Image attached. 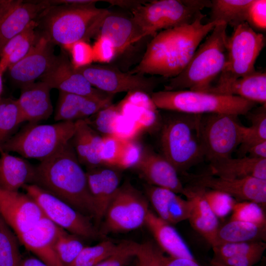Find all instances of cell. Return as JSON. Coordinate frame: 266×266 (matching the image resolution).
Listing matches in <instances>:
<instances>
[{
    "label": "cell",
    "mask_w": 266,
    "mask_h": 266,
    "mask_svg": "<svg viewBox=\"0 0 266 266\" xmlns=\"http://www.w3.org/2000/svg\"><path fill=\"white\" fill-rule=\"evenodd\" d=\"M200 13L190 24L163 30L151 40L139 64L130 72L167 79L178 75L201 41L219 23L202 22Z\"/></svg>",
    "instance_id": "1"
},
{
    "label": "cell",
    "mask_w": 266,
    "mask_h": 266,
    "mask_svg": "<svg viewBox=\"0 0 266 266\" xmlns=\"http://www.w3.org/2000/svg\"><path fill=\"white\" fill-rule=\"evenodd\" d=\"M33 184L95 221L96 209L86 172L82 167L70 141L35 166Z\"/></svg>",
    "instance_id": "2"
},
{
    "label": "cell",
    "mask_w": 266,
    "mask_h": 266,
    "mask_svg": "<svg viewBox=\"0 0 266 266\" xmlns=\"http://www.w3.org/2000/svg\"><path fill=\"white\" fill-rule=\"evenodd\" d=\"M110 12L95 4L51 5L37 19L40 34L53 44L66 49L73 43L97 35L104 17Z\"/></svg>",
    "instance_id": "3"
},
{
    "label": "cell",
    "mask_w": 266,
    "mask_h": 266,
    "mask_svg": "<svg viewBox=\"0 0 266 266\" xmlns=\"http://www.w3.org/2000/svg\"><path fill=\"white\" fill-rule=\"evenodd\" d=\"M227 26L224 23H218L200 44L183 70L166 81L163 90L207 92L224 67Z\"/></svg>",
    "instance_id": "4"
},
{
    "label": "cell",
    "mask_w": 266,
    "mask_h": 266,
    "mask_svg": "<svg viewBox=\"0 0 266 266\" xmlns=\"http://www.w3.org/2000/svg\"><path fill=\"white\" fill-rule=\"evenodd\" d=\"M170 112L162 124L161 148L177 171L183 172L205 159L200 133L201 115Z\"/></svg>",
    "instance_id": "5"
},
{
    "label": "cell",
    "mask_w": 266,
    "mask_h": 266,
    "mask_svg": "<svg viewBox=\"0 0 266 266\" xmlns=\"http://www.w3.org/2000/svg\"><path fill=\"white\" fill-rule=\"evenodd\" d=\"M151 98L158 109L196 115H245L256 104L238 97L187 90L154 92Z\"/></svg>",
    "instance_id": "6"
},
{
    "label": "cell",
    "mask_w": 266,
    "mask_h": 266,
    "mask_svg": "<svg viewBox=\"0 0 266 266\" xmlns=\"http://www.w3.org/2000/svg\"><path fill=\"white\" fill-rule=\"evenodd\" d=\"M141 2L131 10L132 18L143 37L190 24L211 0H156Z\"/></svg>",
    "instance_id": "7"
},
{
    "label": "cell",
    "mask_w": 266,
    "mask_h": 266,
    "mask_svg": "<svg viewBox=\"0 0 266 266\" xmlns=\"http://www.w3.org/2000/svg\"><path fill=\"white\" fill-rule=\"evenodd\" d=\"M75 129V122L28 123L1 146V151L15 152L25 159L41 162L69 143Z\"/></svg>",
    "instance_id": "8"
},
{
    "label": "cell",
    "mask_w": 266,
    "mask_h": 266,
    "mask_svg": "<svg viewBox=\"0 0 266 266\" xmlns=\"http://www.w3.org/2000/svg\"><path fill=\"white\" fill-rule=\"evenodd\" d=\"M265 45L264 34L246 22L234 28L228 36L226 62L217 81L236 79L256 71L255 63Z\"/></svg>",
    "instance_id": "9"
},
{
    "label": "cell",
    "mask_w": 266,
    "mask_h": 266,
    "mask_svg": "<svg viewBox=\"0 0 266 266\" xmlns=\"http://www.w3.org/2000/svg\"><path fill=\"white\" fill-rule=\"evenodd\" d=\"M237 117L216 113L201 115L200 133L204 157L209 163L232 157L240 145L244 126Z\"/></svg>",
    "instance_id": "10"
},
{
    "label": "cell",
    "mask_w": 266,
    "mask_h": 266,
    "mask_svg": "<svg viewBox=\"0 0 266 266\" xmlns=\"http://www.w3.org/2000/svg\"><path fill=\"white\" fill-rule=\"evenodd\" d=\"M145 198L130 184L120 186L109 204L99 233L133 231L145 224L149 211Z\"/></svg>",
    "instance_id": "11"
},
{
    "label": "cell",
    "mask_w": 266,
    "mask_h": 266,
    "mask_svg": "<svg viewBox=\"0 0 266 266\" xmlns=\"http://www.w3.org/2000/svg\"><path fill=\"white\" fill-rule=\"evenodd\" d=\"M23 188L36 202L44 216L59 227L83 239L98 236L99 232L90 217L35 185H26Z\"/></svg>",
    "instance_id": "12"
},
{
    "label": "cell",
    "mask_w": 266,
    "mask_h": 266,
    "mask_svg": "<svg viewBox=\"0 0 266 266\" xmlns=\"http://www.w3.org/2000/svg\"><path fill=\"white\" fill-rule=\"evenodd\" d=\"M95 88L115 95L122 92L140 91L151 96L154 90L168 79L162 77L125 72L110 65L90 64L75 68Z\"/></svg>",
    "instance_id": "13"
},
{
    "label": "cell",
    "mask_w": 266,
    "mask_h": 266,
    "mask_svg": "<svg viewBox=\"0 0 266 266\" xmlns=\"http://www.w3.org/2000/svg\"><path fill=\"white\" fill-rule=\"evenodd\" d=\"M190 186L215 190L227 194L238 201H250L260 205L266 203V180L252 177L226 178L209 173L189 174Z\"/></svg>",
    "instance_id": "14"
},
{
    "label": "cell",
    "mask_w": 266,
    "mask_h": 266,
    "mask_svg": "<svg viewBox=\"0 0 266 266\" xmlns=\"http://www.w3.org/2000/svg\"><path fill=\"white\" fill-rule=\"evenodd\" d=\"M40 80L51 89H58L59 92L101 99L114 96L93 87L84 75L74 67L64 51L56 56L51 66Z\"/></svg>",
    "instance_id": "15"
},
{
    "label": "cell",
    "mask_w": 266,
    "mask_h": 266,
    "mask_svg": "<svg viewBox=\"0 0 266 266\" xmlns=\"http://www.w3.org/2000/svg\"><path fill=\"white\" fill-rule=\"evenodd\" d=\"M50 6L49 0H0V51Z\"/></svg>",
    "instance_id": "16"
},
{
    "label": "cell",
    "mask_w": 266,
    "mask_h": 266,
    "mask_svg": "<svg viewBox=\"0 0 266 266\" xmlns=\"http://www.w3.org/2000/svg\"><path fill=\"white\" fill-rule=\"evenodd\" d=\"M0 215L16 236L28 231L44 216L36 202L27 194L0 188Z\"/></svg>",
    "instance_id": "17"
},
{
    "label": "cell",
    "mask_w": 266,
    "mask_h": 266,
    "mask_svg": "<svg viewBox=\"0 0 266 266\" xmlns=\"http://www.w3.org/2000/svg\"><path fill=\"white\" fill-rule=\"evenodd\" d=\"M53 47L54 44L40 34L28 54L7 69L10 79L22 87L40 79L56 58Z\"/></svg>",
    "instance_id": "18"
},
{
    "label": "cell",
    "mask_w": 266,
    "mask_h": 266,
    "mask_svg": "<svg viewBox=\"0 0 266 266\" xmlns=\"http://www.w3.org/2000/svg\"><path fill=\"white\" fill-rule=\"evenodd\" d=\"M61 229L43 216L30 229L17 236L20 243L48 266H63L55 250Z\"/></svg>",
    "instance_id": "19"
},
{
    "label": "cell",
    "mask_w": 266,
    "mask_h": 266,
    "mask_svg": "<svg viewBox=\"0 0 266 266\" xmlns=\"http://www.w3.org/2000/svg\"><path fill=\"white\" fill-rule=\"evenodd\" d=\"M134 168L138 170L148 184L183 194L184 187L178 172L162 154L148 149L143 150L140 161Z\"/></svg>",
    "instance_id": "20"
},
{
    "label": "cell",
    "mask_w": 266,
    "mask_h": 266,
    "mask_svg": "<svg viewBox=\"0 0 266 266\" xmlns=\"http://www.w3.org/2000/svg\"><path fill=\"white\" fill-rule=\"evenodd\" d=\"M86 174L96 209L95 222L99 224L120 187V176L118 169L106 166L88 169Z\"/></svg>",
    "instance_id": "21"
},
{
    "label": "cell",
    "mask_w": 266,
    "mask_h": 266,
    "mask_svg": "<svg viewBox=\"0 0 266 266\" xmlns=\"http://www.w3.org/2000/svg\"><path fill=\"white\" fill-rule=\"evenodd\" d=\"M17 102L24 122L38 123L48 119L53 113L51 88L40 81L21 87Z\"/></svg>",
    "instance_id": "22"
},
{
    "label": "cell",
    "mask_w": 266,
    "mask_h": 266,
    "mask_svg": "<svg viewBox=\"0 0 266 266\" xmlns=\"http://www.w3.org/2000/svg\"><path fill=\"white\" fill-rule=\"evenodd\" d=\"M113 98L101 99L59 92L54 120L57 122L85 120L112 104Z\"/></svg>",
    "instance_id": "23"
},
{
    "label": "cell",
    "mask_w": 266,
    "mask_h": 266,
    "mask_svg": "<svg viewBox=\"0 0 266 266\" xmlns=\"http://www.w3.org/2000/svg\"><path fill=\"white\" fill-rule=\"evenodd\" d=\"M238 97L247 100L266 104V73L256 71L236 79L217 80L207 91Z\"/></svg>",
    "instance_id": "24"
},
{
    "label": "cell",
    "mask_w": 266,
    "mask_h": 266,
    "mask_svg": "<svg viewBox=\"0 0 266 266\" xmlns=\"http://www.w3.org/2000/svg\"><path fill=\"white\" fill-rule=\"evenodd\" d=\"M145 191L161 219L170 224L188 220L191 208L189 200L170 190L150 184L145 186Z\"/></svg>",
    "instance_id": "25"
},
{
    "label": "cell",
    "mask_w": 266,
    "mask_h": 266,
    "mask_svg": "<svg viewBox=\"0 0 266 266\" xmlns=\"http://www.w3.org/2000/svg\"><path fill=\"white\" fill-rule=\"evenodd\" d=\"M203 190L202 187L189 186L184 187L182 195L191 204L188 219L191 225L211 245L219 226L218 218L204 197Z\"/></svg>",
    "instance_id": "26"
},
{
    "label": "cell",
    "mask_w": 266,
    "mask_h": 266,
    "mask_svg": "<svg viewBox=\"0 0 266 266\" xmlns=\"http://www.w3.org/2000/svg\"><path fill=\"white\" fill-rule=\"evenodd\" d=\"M97 35L98 37L106 39L112 44L116 55L143 38L132 17L110 12L103 19Z\"/></svg>",
    "instance_id": "27"
},
{
    "label": "cell",
    "mask_w": 266,
    "mask_h": 266,
    "mask_svg": "<svg viewBox=\"0 0 266 266\" xmlns=\"http://www.w3.org/2000/svg\"><path fill=\"white\" fill-rule=\"evenodd\" d=\"M35 172L26 159L9 153L0 152V188L9 192H18L26 185L33 184Z\"/></svg>",
    "instance_id": "28"
},
{
    "label": "cell",
    "mask_w": 266,
    "mask_h": 266,
    "mask_svg": "<svg viewBox=\"0 0 266 266\" xmlns=\"http://www.w3.org/2000/svg\"><path fill=\"white\" fill-rule=\"evenodd\" d=\"M209 174L226 178L252 177L266 180V159L247 156L209 163Z\"/></svg>",
    "instance_id": "29"
},
{
    "label": "cell",
    "mask_w": 266,
    "mask_h": 266,
    "mask_svg": "<svg viewBox=\"0 0 266 266\" xmlns=\"http://www.w3.org/2000/svg\"><path fill=\"white\" fill-rule=\"evenodd\" d=\"M102 136L85 120L75 122V129L70 143L81 165L88 169L102 166L100 150Z\"/></svg>",
    "instance_id": "30"
},
{
    "label": "cell",
    "mask_w": 266,
    "mask_h": 266,
    "mask_svg": "<svg viewBox=\"0 0 266 266\" xmlns=\"http://www.w3.org/2000/svg\"><path fill=\"white\" fill-rule=\"evenodd\" d=\"M145 224L160 247L169 256L195 259L189 247L170 224L149 210Z\"/></svg>",
    "instance_id": "31"
},
{
    "label": "cell",
    "mask_w": 266,
    "mask_h": 266,
    "mask_svg": "<svg viewBox=\"0 0 266 266\" xmlns=\"http://www.w3.org/2000/svg\"><path fill=\"white\" fill-rule=\"evenodd\" d=\"M117 105L121 115L134 121L143 129L159 123L158 109L151 96L146 93L140 91L128 93Z\"/></svg>",
    "instance_id": "32"
},
{
    "label": "cell",
    "mask_w": 266,
    "mask_h": 266,
    "mask_svg": "<svg viewBox=\"0 0 266 266\" xmlns=\"http://www.w3.org/2000/svg\"><path fill=\"white\" fill-rule=\"evenodd\" d=\"M37 26V20L32 22L4 45L0 51V66L4 72L26 56L34 46L40 36Z\"/></svg>",
    "instance_id": "33"
},
{
    "label": "cell",
    "mask_w": 266,
    "mask_h": 266,
    "mask_svg": "<svg viewBox=\"0 0 266 266\" xmlns=\"http://www.w3.org/2000/svg\"><path fill=\"white\" fill-rule=\"evenodd\" d=\"M266 226L231 220L219 227L212 247L223 243L263 241L266 239Z\"/></svg>",
    "instance_id": "34"
},
{
    "label": "cell",
    "mask_w": 266,
    "mask_h": 266,
    "mask_svg": "<svg viewBox=\"0 0 266 266\" xmlns=\"http://www.w3.org/2000/svg\"><path fill=\"white\" fill-rule=\"evenodd\" d=\"M252 0H212L209 22L224 23L233 28L246 22Z\"/></svg>",
    "instance_id": "35"
},
{
    "label": "cell",
    "mask_w": 266,
    "mask_h": 266,
    "mask_svg": "<svg viewBox=\"0 0 266 266\" xmlns=\"http://www.w3.org/2000/svg\"><path fill=\"white\" fill-rule=\"evenodd\" d=\"M251 122V126H244L243 136L239 146L238 154L242 157L250 147L266 141V105L263 104L257 109H251L245 115Z\"/></svg>",
    "instance_id": "36"
},
{
    "label": "cell",
    "mask_w": 266,
    "mask_h": 266,
    "mask_svg": "<svg viewBox=\"0 0 266 266\" xmlns=\"http://www.w3.org/2000/svg\"><path fill=\"white\" fill-rule=\"evenodd\" d=\"M19 241L0 215V266H20L22 260Z\"/></svg>",
    "instance_id": "37"
},
{
    "label": "cell",
    "mask_w": 266,
    "mask_h": 266,
    "mask_svg": "<svg viewBox=\"0 0 266 266\" xmlns=\"http://www.w3.org/2000/svg\"><path fill=\"white\" fill-rule=\"evenodd\" d=\"M23 122L16 100L2 98L0 100V152L1 146Z\"/></svg>",
    "instance_id": "38"
},
{
    "label": "cell",
    "mask_w": 266,
    "mask_h": 266,
    "mask_svg": "<svg viewBox=\"0 0 266 266\" xmlns=\"http://www.w3.org/2000/svg\"><path fill=\"white\" fill-rule=\"evenodd\" d=\"M81 239L61 229L55 245V250L63 266H69L85 246Z\"/></svg>",
    "instance_id": "39"
},
{
    "label": "cell",
    "mask_w": 266,
    "mask_h": 266,
    "mask_svg": "<svg viewBox=\"0 0 266 266\" xmlns=\"http://www.w3.org/2000/svg\"><path fill=\"white\" fill-rule=\"evenodd\" d=\"M118 244L106 240L93 246H85L69 266H95L114 253Z\"/></svg>",
    "instance_id": "40"
},
{
    "label": "cell",
    "mask_w": 266,
    "mask_h": 266,
    "mask_svg": "<svg viewBox=\"0 0 266 266\" xmlns=\"http://www.w3.org/2000/svg\"><path fill=\"white\" fill-rule=\"evenodd\" d=\"M266 244L263 241H246L223 243L212 247L216 260L248 254L264 252Z\"/></svg>",
    "instance_id": "41"
},
{
    "label": "cell",
    "mask_w": 266,
    "mask_h": 266,
    "mask_svg": "<svg viewBox=\"0 0 266 266\" xmlns=\"http://www.w3.org/2000/svg\"><path fill=\"white\" fill-rule=\"evenodd\" d=\"M231 220H237L266 226V217L261 205L255 202H236L232 209Z\"/></svg>",
    "instance_id": "42"
},
{
    "label": "cell",
    "mask_w": 266,
    "mask_h": 266,
    "mask_svg": "<svg viewBox=\"0 0 266 266\" xmlns=\"http://www.w3.org/2000/svg\"><path fill=\"white\" fill-rule=\"evenodd\" d=\"M120 114L117 104H112L85 120L93 129L102 133L103 135L114 134L115 122Z\"/></svg>",
    "instance_id": "43"
},
{
    "label": "cell",
    "mask_w": 266,
    "mask_h": 266,
    "mask_svg": "<svg viewBox=\"0 0 266 266\" xmlns=\"http://www.w3.org/2000/svg\"><path fill=\"white\" fill-rule=\"evenodd\" d=\"M125 140L115 134L102 135L100 150L102 166L116 167Z\"/></svg>",
    "instance_id": "44"
},
{
    "label": "cell",
    "mask_w": 266,
    "mask_h": 266,
    "mask_svg": "<svg viewBox=\"0 0 266 266\" xmlns=\"http://www.w3.org/2000/svg\"><path fill=\"white\" fill-rule=\"evenodd\" d=\"M203 195L211 211L217 218L226 216L232 211L236 202L229 195L217 190L204 188Z\"/></svg>",
    "instance_id": "45"
},
{
    "label": "cell",
    "mask_w": 266,
    "mask_h": 266,
    "mask_svg": "<svg viewBox=\"0 0 266 266\" xmlns=\"http://www.w3.org/2000/svg\"><path fill=\"white\" fill-rule=\"evenodd\" d=\"M138 243L126 240L118 244L112 255L95 266H126L135 257Z\"/></svg>",
    "instance_id": "46"
},
{
    "label": "cell",
    "mask_w": 266,
    "mask_h": 266,
    "mask_svg": "<svg viewBox=\"0 0 266 266\" xmlns=\"http://www.w3.org/2000/svg\"><path fill=\"white\" fill-rule=\"evenodd\" d=\"M143 152L141 145L134 138L126 140L115 168L126 169L134 167L140 161Z\"/></svg>",
    "instance_id": "47"
},
{
    "label": "cell",
    "mask_w": 266,
    "mask_h": 266,
    "mask_svg": "<svg viewBox=\"0 0 266 266\" xmlns=\"http://www.w3.org/2000/svg\"><path fill=\"white\" fill-rule=\"evenodd\" d=\"M246 22L254 31L266 29V0H252L248 8Z\"/></svg>",
    "instance_id": "48"
},
{
    "label": "cell",
    "mask_w": 266,
    "mask_h": 266,
    "mask_svg": "<svg viewBox=\"0 0 266 266\" xmlns=\"http://www.w3.org/2000/svg\"><path fill=\"white\" fill-rule=\"evenodd\" d=\"M162 255L149 242L137 244L135 258L139 266H163Z\"/></svg>",
    "instance_id": "49"
},
{
    "label": "cell",
    "mask_w": 266,
    "mask_h": 266,
    "mask_svg": "<svg viewBox=\"0 0 266 266\" xmlns=\"http://www.w3.org/2000/svg\"><path fill=\"white\" fill-rule=\"evenodd\" d=\"M71 53V63L75 68L91 64L94 61L92 47L85 41H79L69 47Z\"/></svg>",
    "instance_id": "50"
},
{
    "label": "cell",
    "mask_w": 266,
    "mask_h": 266,
    "mask_svg": "<svg viewBox=\"0 0 266 266\" xmlns=\"http://www.w3.org/2000/svg\"><path fill=\"white\" fill-rule=\"evenodd\" d=\"M143 129L137 123L120 114L114 126V134L124 140L134 138Z\"/></svg>",
    "instance_id": "51"
},
{
    "label": "cell",
    "mask_w": 266,
    "mask_h": 266,
    "mask_svg": "<svg viewBox=\"0 0 266 266\" xmlns=\"http://www.w3.org/2000/svg\"><path fill=\"white\" fill-rule=\"evenodd\" d=\"M92 49L95 61L109 62L116 55V51L112 44L107 39L101 37H98Z\"/></svg>",
    "instance_id": "52"
},
{
    "label": "cell",
    "mask_w": 266,
    "mask_h": 266,
    "mask_svg": "<svg viewBox=\"0 0 266 266\" xmlns=\"http://www.w3.org/2000/svg\"><path fill=\"white\" fill-rule=\"evenodd\" d=\"M263 253L257 252L221 260L213 259L224 266H253L260 260Z\"/></svg>",
    "instance_id": "53"
},
{
    "label": "cell",
    "mask_w": 266,
    "mask_h": 266,
    "mask_svg": "<svg viewBox=\"0 0 266 266\" xmlns=\"http://www.w3.org/2000/svg\"><path fill=\"white\" fill-rule=\"evenodd\" d=\"M163 266H201L195 259L166 257L162 255Z\"/></svg>",
    "instance_id": "54"
},
{
    "label": "cell",
    "mask_w": 266,
    "mask_h": 266,
    "mask_svg": "<svg viewBox=\"0 0 266 266\" xmlns=\"http://www.w3.org/2000/svg\"><path fill=\"white\" fill-rule=\"evenodd\" d=\"M247 156L255 158L266 159V141H264L249 147L243 156Z\"/></svg>",
    "instance_id": "55"
},
{
    "label": "cell",
    "mask_w": 266,
    "mask_h": 266,
    "mask_svg": "<svg viewBox=\"0 0 266 266\" xmlns=\"http://www.w3.org/2000/svg\"><path fill=\"white\" fill-rule=\"evenodd\" d=\"M20 266H48L38 258L29 257L23 259Z\"/></svg>",
    "instance_id": "56"
},
{
    "label": "cell",
    "mask_w": 266,
    "mask_h": 266,
    "mask_svg": "<svg viewBox=\"0 0 266 266\" xmlns=\"http://www.w3.org/2000/svg\"><path fill=\"white\" fill-rule=\"evenodd\" d=\"M4 71L0 66V100L2 99V94L3 91V83H2V74Z\"/></svg>",
    "instance_id": "57"
},
{
    "label": "cell",
    "mask_w": 266,
    "mask_h": 266,
    "mask_svg": "<svg viewBox=\"0 0 266 266\" xmlns=\"http://www.w3.org/2000/svg\"><path fill=\"white\" fill-rule=\"evenodd\" d=\"M211 265L212 266H224L222 264H221L218 262L216 261V260L213 259L211 262Z\"/></svg>",
    "instance_id": "58"
},
{
    "label": "cell",
    "mask_w": 266,
    "mask_h": 266,
    "mask_svg": "<svg viewBox=\"0 0 266 266\" xmlns=\"http://www.w3.org/2000/svg\"><path fill=\"white\" fill-rule=\"evenodd\" d=\"M135 266H139L137 263H136V264Z\"/></svg>",
    "instance_id": "59"
}]
</instances>
